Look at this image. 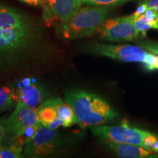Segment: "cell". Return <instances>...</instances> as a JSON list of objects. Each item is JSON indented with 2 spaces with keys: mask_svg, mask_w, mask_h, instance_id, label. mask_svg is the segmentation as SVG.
Returning <instances> with one entry per match:
<instances>
[{
  "mask_svg": "<svg viewBox=\"0 0 158 158\" xmlns=\"http://www.w3.org/2000/svg\"><path fill=\"white\" fill-rule=\"evenodd\" d=\"M65 101L73 108L82 127L104 125L118 117L117 112L106 100L86 91H69L65 94Z\"/></svg>",
  "mask_w": 158,
  "mask_h": 158,
  "instance_id": "6da1fadb",
  "label": "cell"
},
{
  "mask_svg": "<svg viewBox=\"0 0 158 158\" xmlns=\"http://www.w3.org/2000/svg\"><path fill=\"white\" fill-rule=\"evenodd\" d=\"M109 7L88 5L81 7L75 14L58 27L63 38L75 40L96 35L99 27L107 19Z\"/></svg>",
  "mask_w": 158,
  "mask_h": 158,
  "instance_id": "7a4b0ae2",
  "label": "cell"
},
{
  "mask_svg": "<svg viewBox=\"0 0 158 158\" xmlns=\"http://www.w3.org/2000/svg\"><path fill=\"white\" fill-rule=\"evenodd\" d=\"M37 39V31L30 21L0 31V69L13 64Z\"/></svg>",
  "mask_w": 158,
  "mask_h": 158,
  "instance_id": "3957f363",
  "label": "cell"
},
{
  "mask_svg": "<svg viewBox=\"0 0 158 158\" xmlns=\"http://www.w3.org/2000/svg\"><path fill=\"white\" fill-rule=\"evenodd\" d=\"M92 133L106 142L141 146L158 152V135L128 124L100 125L92 127Z\"/></svg>",
  "mask_w": 158,
  "mask_h": 158,
  "instance_id": "277c9868",
  "label": "cell"
},
{
  "mask_svg": "<svg viewBox=\"0 0 158 158\" xmlns=\"http://www.w3.org/2000/svg\"><path fill=\"white\" fill-rule=\"evenodd\" d=\"M98 56L108 57L124 62H138L151 70H158V54L135 45H113L93 43L89 48Z\"/></svg>",
  "mask_w": 158,
  "mask_h": 158,
  "instance_id": "5b68a950",
  "label": "cell"
},
{
  "mask_svg": "<svg viewBox=\"0 0 158 158\" xmlns=\"http://www.w3.org/2000/svg\"><path fill=\"white\" fill-rule=\"evenodd\" d=\"M102 40L113 43L129 42L143 37L132 15L106 19L96 33Z\"/></svg>",
  "mask_w": 158,
  "mask_h": 158,
  "instance_id": "8992f818",
  "label": "cell"
},
{
  "mask_svg": "<svg viewBox=\"0 0 158 158\" xmlns=\"http://www.w3.org/2000/svg\"><path fill=\"white\" fill-rule=\"evenodd\" d=\"M60 146V137L56 130L40 126L34 137L25 144L23 155L27 157H44L53 155Z\"/></svg>",
  "mask_w": 158,
  "mask_h": 158,
  "instance_id": "52a82bcc",
  "label": "cell"
},
{
  "mask_svg": "<svg viewBox=\"0 0 158 158\" xmlns=\"http://www.w3.org/2000/svg\"><path fill=\"white\" fill-rule=\"evenodd\" d=\"M39 124L40 123L37 108L29 107L21 102H17L14 111L5 120L6 137L10 139L26 128Z\"/></svg>",
  "mask_w": 158,
  "mask_h": 158,
  "instance_id": "ba28073f",
  "label": "cell"
},
{
  "mask_svg": "<svg viewBox=\"0 0 158 158\" xmlns=\"http://www.w3.org/2000/svg\"><path fill=\"white\" fill-rule=\"evenodd\" d=\"M81 0H42L45 15L65 21L72 17L81 7Z\"/></svg>",
  "mask_w": 158,
  "mask_h": 158,
  "instance_id": "9c48e42d",
  "label": "cell"
},
{
  "mask_svg": "<svg viewBox=\"0 0 158 158\" xmlns=\"http://www.w3.org/2000/svg\"><path fill=\"white\" fill-rule=\"evenodd\" d=\"M108 147L113 152L122 158H154L158 157V152L141 146L106 142Z\"/></svg>",
  "mask_w": 158,
  "mask_h": 158,
  "instance_id": "30bf717a",
  "label": "cell"
},
{
  "mask_svg": "<svg viewBox=\"0 0 158 158\" xmlns=\"http://www.w3.org/2000/svg\"><path fill=\"white\" fill-rule=\"evenodd\" d=\"M17 102H21L33 108L37 107L43 102L44 94L42 89L37 85L27 84L15 89Z\"/></svg>",
  "mask_w": 158,
  "mask_h": 158,
  "instance_id": "8fae6325",
  "label": "cell"
},
{
  "mask_svg": "<svg viewBox=\"0 0 158 158\" xmlns=\"http://www.w3.org/2000/svg\"><path fill=\"white\" fill-rule=\"evenodd\" d=\"M57 108H58L57 119L55 120L48 128L56 130L59 127H69L74 124L80 125V122L77 118L73 108L66 101H63L62 99L58 98Z\"/></svg>",
  "mask_w": 158,
  "mask_h": 158,
  "instance_id": "7c38bea8",
  "label": "cell"
},
{
  "mask_svg": "<svg viewBox=\"0 0 158 158\" xmlns=\"http://www.w3.org/2000/svg\"><path fill=\"white\" fill-rule=\"evenodd\" d=\"M30 21L21 12L6 5H0V31Z\"/></svg>",
  "mask_w": 158,
  "mask_h": 158,
  "instance_id": "4fadbf2b",
  "label": "cell"
},
{
  "mask_svg": "<svg viewBox=\"0 0 158 158\" xmlns=\"http://www.w3.org/2000/svg\"><path fill=\"white\" fill-rule=\"evenodd\" d=\"M59 98H51L43 101L37 108L40 123L43 127L49 126L57 119L58 108L57 102Z\"/></svg>",
  "mask_w": 158,
  "mask_h": 158,
  "instance_id": "5bb4252c",
  "label": "cell"
},
{
  "mask_svg": "<svg viewBox=\"0 0 158 158\" xmlns=\"http://www.w3.org/2000/svg\"><path fill=\"white\" fill-rule=\"evenodd\" d=\"M138 30L143 37H146L147 31L151 29H158V11L148 9L145 13L133 19Z\"/></svg>",
  "mask_w": 158,
  "mask_h": 158,
  "instance_id": "9a60e30c",
  "label": "cell"
},
{
  "mask_svg": "<svg viewBox=\"0 0 158 158\" xmlns=\"http://www.w3.org/2000/svg\"><path fill=\"white\" fill-rule=\"evenodd\" d=\"M16 103L14 87L12 86H0V113L11 109Z\"/></svg>",
  "mask_w": 158,
  "mask_h": 158,
  "instance_id": "2e32d148",
  "label": "cell"
},
{
  "mask_svg": "<svg viewBox=\"0 0 158 158\" xmlns=\"http://www.w3.org/2000/svg\"><path fill=\"white\" fill-rule=\"evenodd\" d=\"M40 126L42 125L41 124H39V125H32L26 128L24 130H23L22 132L18 134L15 137L9 139L10 143H13L15 145L18 146V147L23 148L25 144L34 137L37 130L40 127Z\"/></svg>",
  "mask_w": 158,
  "mask_h": 158,
  "instance_id": "e0dca14e",
  "label": "cell"
},
{
  "mask_svg": "<svg viewBox=\"0 0 158 158\" xmlns=\"http://www.w3.org/2000/svg\"><path fill=\"white\" fill-rule=\"evenodd\" d=\"M23 148L18 147L13 143L0 147V158H21L24 156L22 155Z\"/></svg>",
  "mask_w": 158,
  "mask_h": 158,
  "instance_id": "ac0fdd59",
  "label": "cell"
},
{
  "mask_svg": "<svg viewBox=\"0 0 158 158\" xmlns=\"http://www.w3.org/2000/svg\"><path fill=\"white\" fill-rule=\"evenodd\" d=\"M132 0H81L83 5L101 6V7H111L128 2Z\"/></svg>",
  "mask_w": 158,
  "mask_h": 158,
  "instance_id": "d6986e66",
  "label": "cell"
},
{
  "mask_svg": "<svg viewBox=\"0 0 158 158\" xmlns=\"http://www.w3.org/2000/svg\"><path fill=\"white\" fill-rule=\"evenodd\" d=\"M137 44L140 46L143 47V48L151 51L154 54H158V42L157 41L152 40H143L138 41Z\"/></svg>",
  "mask_w": 158,
  "mask_h": 158,
  "instance_id": "ffe728a7",
  "label": "cell"
},
{
  "mask_svg": "<svg viewBox=\"0 0 158 158\" xmlns=\"http://www.w3.org/2000/svg\"><path fill=\"white\" fill-rule=\"evenodd\" d=\"M147 10H148L147 5L142 2L139 5H138L137 9H136V10L134 12V13H133V14L131 15L132 17H133V19H136V18H138V16H140V15L144 14V13H145V12L147 11Z\"/></svg>",
  "mask_w": 158,
  "mask_h": 158,
  "instance_id": "44dd1931",
  "label": "cell"
},
{
  "mask_svg": "<svg viewBox=\"0 0 158 158\" xmlns=\"http://www.w3.org/2000/svg\"><path fill=\"white\" fill-rule=\"evenodd\" d=\"M143 2L147 5L148 9H153L158 11V0H143Z\"/></svg>",
  "mask_w": 158,
  "mask_h": 158,
  "instance_id": "7402d4cb",
  "label": "cell"
},
{
  "mask_svg": "<svg viewBox=\"0 0 158 158\" xmlns=\"http://www.w3.org/2000/svg\"><path fill=\"white\" fill-rule=\"evenodd\" d=\"M19 1L31 6L42 5V0H19Z\"/></svg>",
  "mask_w": 158,
  "mask_h": 158,
  "instance_id": "603a6c76",
  "label": "cell"
},
{
  "mask_svg": "<svg viewBox=\"0 0 158 158\" xmlns=\"http://www.w3.org/2000/svg\"><path fill=\"white\" fill-rule=\"evenodd\" d=\"M6 137L5 124H0V141L2 142L4 138Z\"/></svg>",
  "mask_w": 158,
  "mask_h": 158,
  "instance_id": "cb8c5ba5",
  "label": "cell"
},
{
  "mask_svg": "<svg viewBox=\"0 0 158 158\" xmlns=\"http://www.w3.org/2000/svg\"><path fill=\"white\" fill-rule=\"evenodd\" d=\"M5 120L6 119H3V118H0V124H5Z\"/></svg>",
  "mask_w": 158,
  "mask_h": 158,
  "instance_id": "d4e9b609",
  "label": "cell"
},
{
  "mask_svg": "<svg viewBox=\"0 0 158 158\" xmlns=\"http://www.w3.org/2000/svg\"><path fill=\"white\" fill-rule=\"evenodd\" d=\"M2 142H1V141H0V147H2Z\"/></svg>",
  "mask_w": 158,
  "mask_h": 158,
  "instance_id": "484cf974",
  "label": "cell"
}]
</instances>
